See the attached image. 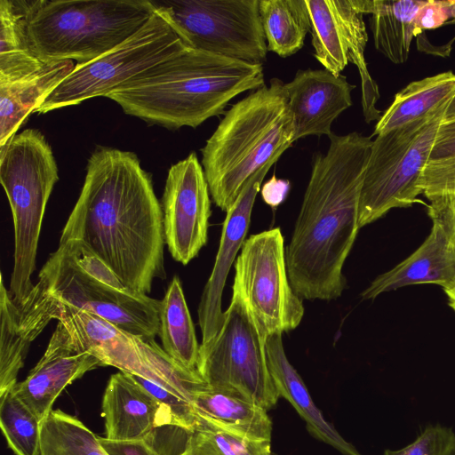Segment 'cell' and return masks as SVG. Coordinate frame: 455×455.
Masks as SVG:
<instances>
[{
	"label": "cell",
	"mask_w": 455,
	"mask_h": 455,
	"mask_svg": "<svg viewBox=\"0 0 455 455\" xmlns=\"http://www.w3.org/2000/svg\"><path fill=\"white\" fill-rule=\"evenodd\" d=\"M454 95L455 74L451 71L413 81L395 94L377 122L372 135L430 116L447 108Z\"/></svg>",
	"instance_id": "obj_25"
},
{
	"label": "cell",
	"mask_w": 455,
	"mask_h": 455,
	"mask_svg": "<svg viewBox=\"0 0 455 455\" xmlns=\"http://www.w3.org/2000/svg\"><path fill=\"white\" fill-rule=\"evenodd\" d=\"M290 189V181L277 179L274 174L262 187L261 196L266 204L277 207L286 197Z\"/></svg>",
	"instance_id": "obj_39"
},
{
	"label": "cell",
	"mask_w": 455,
	"mask_h": 455,
	"mask_svg": "<svg viewBox=\"0 0 455 455\" xmlns=\"http://www.w3.org/2000/svg\"><path fill=\"white\" fill-rule=\"evenodd\" d=\"M451 0H427L419 9L415 17V27L419 35L423 30H430L445 25L451 19Z\"/></svg>",
	"instance_id": "obj_36"
},
{
	"label": "cell",
	"mask_w": 455,
	"mask_h": 455,
	"mask_svg": "<svg viewBox=\"0 0 455 455\" xmlns=\"http://www.w3.org/2000/svg\"><path fill=\"white\" fill-rule=\"evenodd\" d=\"M159 322L158 336L165 353L185 369L197 371L200 345L178 275L172 277L161 300Z\"/></svg>",
	"instance_id": "obj_27"
},
{
	"label": "cell",
	"mask_w": 455,
	"mask_h": 455,
	"mask_svg": "<svg viewBox=\"0 0 455 455\" xmlns=\"http://www.w3.org/2000/svg\"><path fill=\"white\" fill-rule=\"evenodd\" d=\"M40 455H108L77 417L52 410L41 422Z\"/></svg>",
	"instance_id": "obj_29"
},
{
	"label": "cell",
	"mask_w": 455,
	"mask_h": 455,
	"mask_svg": "<svg viewBox=\"0 0 455 455\" xmlns=\"http://www.w3.org/2000/svg\"><path fill=\"white\" fill-rule=\"evenodd\" d=\"M179 455H200L196 453L195 451L189 450L188 448H185V450Z\"/></svg>",
	"instance_id": "obj_43"
},
{
	"label": "cell",
	"mask_w": 455,
	"mask_h": 455,
	"mask_svg": "<svg viewBox=\"0 0 455 455\" xmlns=\"http://www.w3.org/2000/svg\"><path fill=\"white\" fill-rule=\"evenodd\" d=\"M58 180L52 150L38 130L26 129L0 148V180L14 228L13 267L8 291L18 306L35 286L31 276L36 269L43 220Z\"/></svg>",
	"instance_id": "obj_7"
},
{
	"label": "cell",
	"mask_w": 455,
	"mask_h": 455,
	"mask_svg": "<svg viewBox=\"0 0 455 455\" xmlns=\"http://www.w3.org/2000/svg\"><path fill=\"white\" fill-rule=\"evenodd\" d=\"M101 415L105 437L111 440L148 441L160 427H179L168 408L132 375L123 371L109 377L102 396Z\"/></svg>",
	"instance_id": "obj_19"
},
{
	"label": "cell",
	"mask_w": 455,
	"mask_h": 455,
	"mask_svg": "<svg viewBox=\"0 0 455 455\" xmlns=\"http://www.w3.org/2000/svg\"><path fill=\"white\" fill-rule=\"evenodd\" d=\"M273 161L253 174L244 184L228 210L213 268L204 288L198 306V324L202 345L211 342L220 332L224 320L221 297L230 267L242 248L250 227L254 202Z\"/></svg>",
	"instance_id": "obj_16"
},
{
	"label": "cell",
	"mask_w": 455,
	"mask_h": 455,
	"mask_svg": "<svg viewBox=\"0 0 455 455\" xmlns=\"http://www.w3.org/2000/svg\"><path fill=\"white\" fill-rule=\"evenodd\" d=\"M282 334H271L264 342L267 364L279 396L292 405L315 438L332 446L342 455H362L324 419L313 402L304 381L285 355Z\"/></svg>",
	"instance_id": "obj_21"
},
{
	"label": "cell",
	"mask_w": 455,
	"mask_h": 455,
	"mask_svg": "<svg viewBox=\"0 0 455 455\" xmlns=\"http://www.w3.org/2000/svg\"><path fill=\"white\" fill-rule=\"evenodd\" d=\"M104 451L108 455H160L146 440H111L98 436Z\"/></svg>",
	"instance_id": "obj_38"
},
{
	"label": "cell",
	"mask_w": 455,
	"mask_h": 455,
	"mask_svg": "<svg viewBox=\"0 0 455 455\" xmlns=\"http://www.w3.org/2000/svg\"><path fill=\"white\" fill-rule=\"evenodd\" d=\"M196 370L209 387L235 392L267 411L280 397L267 364L264 341L235 292L218 335L200 344Z\"/></svg>",
	"instance_id": "obj_12"
},
{
	"label": "cell",
	"mask_w": 455,
	"mask_h": 455,
	"mask_svg": "<svg viewBox=\"0 0 455 455\" xmlns=\"http://www.w3.org/2000/svg\"><path fill=\"white\" fill-rule=\"evenodd\" d=\"M455 158V116L443 119L427 164Z\"/></svg>",
	"instance_id": "obj_37"
},
{
	"label": "cell",
	"mask_w": 455,
	"mask_h": 455,
	"mask_svg": "<svg viewBox=\"0 0 455 455\" xmlns=\"http://www.w3.org/2000/svg\"><path fill=\"white\" fill-rule=\"evenodd\" d=\"M446 109L377 135L359 196L360 228L392 209L407 208L417 203L427 206L418 198L422 194L419 180Z\"/></svg>",
	"instance_id": "obj_8"
},
{
	"label": "cell",
	"mask_w": 455,
	"mask_h": 455,
	"mask_svg": "<svg viewBox=\"0 0 455 455\" xmlns=\"http://www.w3.org/2000/svg\"><path fill=\"white\" fill-rule=\"evenodd\" d=\"M447 298H448V305L449 307L453 310L455 311V285L448 290V291H444Z\"/></svg>",
	"instance_id": "obj_40"
},
{
	"label": "cell",
	"mask_w": 455,
	"mask_h": 455,
	"mask_svg": "<svg viewBox=\"0 0 455 455\" xmlns=\"http://www.w3.org/2000/svg\"><path fill=\"white\" fill-rule=\"evenodd\" d=\"M264 85L262 65L186 46L107 97L149 124L196 128L237 95Z\"/></svg>",
	"instance_id": "obj_3"
},
{
	"label": "cell",
	"mask_w": 455,
	"mask_h": 455,
	"mask_svg": "<svg viewBox=\"0 0 455 455\" xmlns=\"http://www.w3.org/2000/svg\"><path fill=\"white\" fill-rule=\"evenodd\" d=\"M188 47L252 64L266 60L259 0H149Z\"/></svg>",
	"instance_id": "obj_9"
},
{
	"label": "cell",
	"mask_w": 455,
	"mask_h": 455,
	"mask_svg": "<svg viewBox=\"0 0 455 455\" xmlns=\"http://www.w3.org/2000/svg\"><path fill=\"white\" fill-rule=\"evenodd\" d=\"M75 68L73 60L52 61L22 77L0 82V148Z\"/></svg>",
	"instance_id": "obj_22"
},
{
	"label": "cell",
	"mask_w": 455,
	"mask_h": 455,
	"mask_svg": "<svg viewBox=\"0 0 455 455\" xmlns=\"http://www.w3.org/2000/svg\"><path fill=\"white\" fill-rule=\"evenodd\" d=\"M234 267L233 292L242 299L264 342L271 334L299 326L304 306L288 278L284 240L279 228L249 236Z\"/></svg>",
	"instance_id": "obj_10"
},
{
	"label": "cell",
	"mask_w": 455,
	"mask_h": 455,
	"mask_svg": "<svg viewBox=\"0 0 455 455\" xmlns=\"http://www.w3.org/2000/svg\"><path fill=\"white\" fill-rule=\"evenodd\" d=\"M267 51L286 58L299 52L310 32L306 0H259Z\"/></svg>",
	"instance_id": "obj_28"
},
{
	"label": "cell",
	"mask_w": 455,
	"mask_h": 455,
	"mask_svg": "<svg viewBox=\"0 0 455 455\" xmlns=\"http://www.w3.org/2000/svg\"><path fill=\"white\" fill-rule=\"evenodd\" d=\"M450 15L451 20H449L446 24H455V0H451Z\"/></svg>",
	"instance_id": "obj_42"
},
{
	"label": "cell",
	"mask_w": 455,
	"mask_h": 455,
	"mask_svg": "<svg viewBox=\"0 0 455 455\" xmlns=\"http://www.w3.org/2000/svg\"><path fill=\"white\" fill-rule=\"evenodd\" d=\"M427 215L432 222L439 224L455 247V192L427 197Z\"/></svg>",
	"instance_id": "obj_35"
},
{
	"label": "cell",
	"mask_w": 455,
	"mask_h": 455,
	"mask_svg": "<svg viewBox=\"0 0 455 455\" xmlns=\"http://www.w3.org/2000/svg\"><path fill=\"white\" fill-rule=\"evenodd\" d=\"M59 245H63L75 262L91 277L113 289L136 292L129 289L112 269L82 242L70 240Z\"/></svg>",
	"instance_id": "obj_34"
},
{
	"label": "cell",
	"mask_w": 455,
	"mask_h": 455,
	"mask_svg": "<svg viewBox=\"0 0 455 455\" xmlns=\"http://www.w3.org/2000/svg\"><path fill=\"white\" fill-rule=\"evenodd\" d=\"M453 116H455V95L447 107L443 119L451 118Z\"/></svg>",
	"instance_id": "obj_41"
},
{
	"label": "cell",
	"mask_w": 455,
	"mask_h": 455,
	"mask_svg": "<svg viewBox=\"0 0 455 455\" xmlns=\"http://www.w3.org/2000/svg\"><path fill=\"white\" fill-rule=\"evenodd\" d=\"M315 58L339 76L352 63L361 77L362 107L366 123L379 121V88L371 78L364 51L368 41L362 0H306Z\"/></svg>",
	"instance_id": "obj_14"
},
{
	"label": "cell",
	"mask_w": 455,
	"mask_h": 455,
	"mask_svg": "<svg viewBox=\"0 0 455 455\" xmlns=\"http://www.w3.org/2000/svg\"><path fill=\"white\" fill-rule=\"evenodd\" d=\"M192 403L208 424L250 439L271 442L273 425L267 410L235 392L207 386L195 395Z\"/></svg>",
	"instance_id": "obj_23"
},
{
	"label": "cell",
	"mask_w": 455,
	"mask_h": 455,
	"mask_svg": "<svg viewBox=\"0 0 455 455\" xmlns=\"http://www.w3.org/2000/svg\"><path fill=\"white\" fill-rule=\"evenodd\" d=\"M343 75L326 69H299L294 78L284 84L292 116L294 140L309 135H327L333 121L352 106V91Z\"/></svg>",
	"instance_id": "obj_18"
},
{
	"label": "cell",
	"mask_w": 455,
	"mask_h": 455,
	"mask_svg": "<svg viewBox=\"0 0 455 455\" xmlns=\"http://www.w3.org/2000/svg\"><path fill=\"white\" fill-rule=\"evenodd\" d=\"M100 366L98 358L76 347L68 329L58 321L44 355L12 389L41 423L67 386Z\"/></svg>",
	"instance_id": "obj_17"
},
{
	"label": "cell",
	"mask_w": 455,
	"mask_h": 455,
	"mask_svg": "<svg viewBox=\"0 0 455 455\" xmlns=\"http://www.w3.org/2000/svg\"><path fill=\"white\" fill-rule=\"evenodd\" d=\"M186 47L179 35L157 12L127 40L100 57L76 64L34 111L45 114L99 96L107 97L125 82Z\"/></svg>",
	"instance_id": "obj_11"
},
{
	"label": "cell",
	"mask_w": 455,
	"mask_h": 455,
	"mask_svg": "<svg viewBox=\"0 0 455 455\" xmlns=\"http://www.w3.org/2000/svg\"><path fill=\"white\" fill-rule=\"evenodd\" d=\"M424 242L390 270L378 275L364 289L363 299H374L384 292L420 283H433L448 291L455 285V247L442 227L432 222Z\"/></svg>",
	"instance_id": "obj_20"
},
{
	"label": "cell",
	"mask_w": 455,
	"mask_h": 455,
	"mask_svg": "<svg viewBox=\"0 0 455 455\" xmlns=\"http://www.w3.org/2000/svg\"><path fill=\"white\" fill-rule=\"evenodd\" d=\"M186 448L200 455H275L270 441L253 440L220 429L202 419Z\"/></svg>",
	"instance_id": "obj_31"
},
{
	"label": "cell",
	"mask_w": 455,
	"mask_h": 455,
	"mask_svg": "<svg viewBox=\"0 0 455 455\" xmlns=\"http://www.w3.org/2000/svg\"><path fill=\"white\" fill-rule=\"evenodd\" d=\"M70 240L84 243L136 292L147 295L154 279H166L162 205L134 153L100 147L92 154L59 244Z\"/></svg>",
	"instance_id": "obj_1"
},
{
	"label": "cell",
	"mask_w": 455,
	"mask_h": 455,
	"mask_svg": "<svg viewBox=\"0 0 455 455\" xmlns=\"http://www.w3.org/2000/svg\"><path fill=\"white\" fill-rule=\"evenodd\" d=\"M0 282V364L7 371H20L24 366L32 341L17 326L16 304L4 285L2 274Z\"/></svg>",
	"instance_id": "obj_32"
},
{
	"label": "cell",
	"mask_w": 455,
	"mask_h": 455,
	"mask_svg": "<svg viewBox=\"0 0 455 455\" xmlns=\"http://www.w3.org/2000/svg\"><path fill=\"white\" fill-rule=\"evenodd\" d=\"M161 205L168 251L187 265L207 243L212 213L208 183L195 152L169 169Z\"/></svg>",
	"instance_id": "obj_15"
},
{
	"label": "cell",
	"mask_w": 455,
	"mask_h": 455,
	"mask_svg": "<svg viewBox=\"0 0 455 455\" xmlns=\"http://www.w3.org/2000/svg\"><path fill=\"white\" fill-rule=\"evenodd\" d=\"M26 303L44 324L52 319L62 323L76 347L94 355L102 366H113L144 378L191 403L195 395L208 386L197 371L180 366L155 339L127 332L93 314L60 301L37 283Z\"/></svg>",
	"instance_id": "obj_6"
},
{
	"label": "cell",
	"mask_w": 455,
	"mask_h": 455,
	"mask_svg": "<svg viewBox=\"0 0 455 455\" xmlns=\"http://www.w3.org/2000/svg\"><path fill=\"white\" fill-rule=\"evenodd\" d=\"M37 283L52 298L146 339L159 334L161 300L113 289L87 275L63 245L52 252Z\"/></svg>",
	"instance_id": "obj_13"
},
{
	"label": "cell",
	"mask_w": 455,
	"mask_h": 455,
	"mask_svg": "<svg viewBox=\"0 0 455 455\" xmlns=\"http://www.w3.org/2000/svg\"><path fill=\"white\" fill-rule=\"evenodd\" d=\"M383 455H455V432L449 427L428 426L410 444L387 449Z\"/></svg>",
	"instance_id": "obj_33"
},
{
	"label": "cell",
	"mask_w": 455,
	"mask_h": 455,
	"mask_svg": "<svg viewBox=\"0 0 455 455\" xmlns=\"http://www.w3.org/2000/svg\"><path fill=\"white\" fill-rule=\"evenodd\" d=\"M329 139L326 154L315 156L285 250L290 283L302 299L341 296L342 268L360 229L359 196L373 140L356 132Z\"/></svg>",
	"instance_id": "obj_2"
},
{
	"label": "cell",
	"mask_w": 455,
	"mask_h": 455,
	"mask_svg": "<svg viewBox=\"0 0 455 455\" xmlns=\"http://www.w3.org/2000/svg\"><path fill=\"white\" fill-rule=\"evenodd\" d=\"M294 141L284 83L275 77L234 104L201 149L214 204L227 212L249 179Z\"/></svg>",
	"instance_id": "obj_4"
},
{
	"label": "cell",
	"mask_w": 455,
	"mask_h": 455,
	"mask_svg": "<svg viewBox=\"0 0 455 455\" xmlns=\"http://www.w3.org/2000/svg\"><path fill=\"white\" fill-rule=\"evenodd\" d=\"M43 0H0V82L31 74L47 62L31 51L28 24Z\"/></svg>",
	"instance_id": "obj_24"
},
{
	"label": "cell",
	"mask_w": 455,
	"mask_h": 455,
	"mask_svg": "<svg viewBox=\"0 0 455 455\" xmlns=\"http://www.w3.org/2000/svg\"><path fill=\"white\" fill-rule=\"evenodd\" d=\"M424 2L363 0L364 14H371L370 23L374 46L395 64L408 60L412 38L419 36L415 17Z\"/></svg>",
	"instance_id": "obj_26"
},
{
	"label": "cell",
	"mask_w": 455,
	"mask_h": 455,
	"mask_svg": "<svg viewBox=\"0 0 455 455\" xmlns=\"http://www.w3.org/2000/svg\"><path fill=\"white\" fill-rule=\"evenodd\" d=\"M40 424L13 389L0 396L1 430L15 455H40Z\"/></svg>",
	"instance_id": "obj_30"
},
{
	"label": "cell",
	"mask_w": 455,
	"mask_h": 455,
	"mask_svg": "<svg viewBox=\"0 0 455 455\" xmlns=\"http://www.w3.org/2000/svg\"><path fill=\"white\" fill-rule=\"evenodd\" d=\"M155 13L149 0H43L28 24L43 62H90L139 31Z\"/></svg>",
	"instance_id": "obj_5"
}]
</instances>
